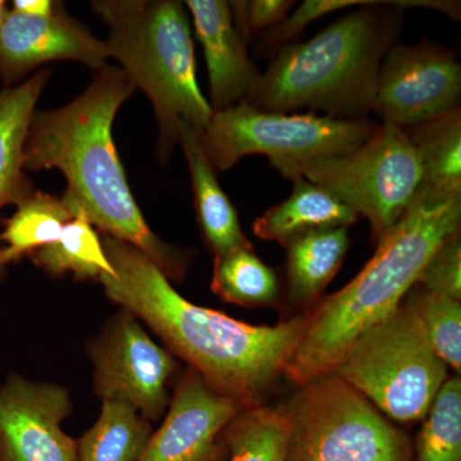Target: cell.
Here are the masks:
<instances>
[{"label": "cell", "mask_w": 461, "mask_h": 461, "mask_svg": "<svg viewBox=\"0 0 461 461\" xmlns=\"http://www.w3.org/2000/svg\"><path fill=\"white\" fill-rule=\"evenodd\" d=\"M102 244L115 272L99 280L108 299L144 321L215 391L242 408L263 405L304 335L309 314L277 326L233 320L182 297L153 260L129 242L104 235Z\"/></svg>", "instance_id": "cell-1"}, {"label": "cell", "mask_w": 461, "mask_h": 461, "mask_svg": "<svg viewBox=\"0 0 461 461\" xmlns=\"http://www.w3.org/2000/svg\"><path fill=\"white\" fill-rule=\"evenodd\" d=\"M133 91L121 67L95 69L89 87L69 104L35 111L23 165L26 171L59 169L68 182L66 198L80 205L93 226L138 248L168 280L184 282L193 253L167 244L148 226L114 147L115 114Z\"/></svg>", "instance_id": "cell-2"}, {"label": "cell", "mask_w": 461, "mask_h": 461, "mask_svg": "<svg viewBox=\"0 0 461 461\" xmlns=\"http://www.w3.org/2000/svg\"><path fill=\"white\" fill-rule=\"evenodd\" d=\"M417 7L460 18V2L372 0L311 41L281 48L260 74L248 104L275 113L306 109L335 120H368L375 109L379 67L402 32L403 9Z\"/></svg>", "instance_id": "cell-3"}, {"label": "cell", "mask_w": 461, "mask_h": 461, "mask_svg": "<svg viewBox=\"0 0 461 461\" xmlns=\"http://www.w3.org/2000/svg\"><path fill=\"white\" fill-rule=\"evenodd\" d=\"M460 226L461 198L417 195L359 275L309 314L284 375L300 387L335 371L355 339L402 304L429 258Z\"/></svg>", "instance_id": "cell-4"}, {"label": "cell", "mask_w": 461, "mask_h": 461, "mask_svg": "<svg viewBox=\"0 0 461 461\" xmlns=\"http://www.w3.org/2000/svg\"><path fill=\"white\" fill-rule=\"evenodd\" d=\"M91 7L108 26L111 57L153 104L157 158L166 165L180 138L178 124L186 123L202 135L213 114L196 80L184 5L177 0H96Z\"/></svg>", "instance_id": "cell-5"}, {"label": "cell", "mask_w": 461, "mask_h": 461, "mask_svg": "<svg viewBox=\"0 0 461 461\" xmlns=\"http://www.w3.org/2000/svg\"><path fill=\"white\" fill-rule=\"evenodd\" d=\"M332 373L400 423L423 420L448 379L405 300L355 339Z\"/></svg>", "instance_id": "cell-6"}, {"label": "cell", "mask_w": 461, "mask_h": 461, "mask_svg": "<svg viewBox=\"0 0 461 461\" xmlns=\"http://www.w3.org/2000/svg\"><path fill=\"white\" fill-rule=\"evenodd\" d=\"M371 120L342 121L317 113H275L239 103L215 111L200 135L215 172L262 154L276 171L293 181L309 163L351 153L378 129Z\"/></svg>", "instance_id": "cell-7"}, {"label": "cell", "mask_w": 461, "mask_h": 461, "mask_svg": "<svg viewBox=\"0 0 461 461\" xmlns=\"http://www.w3.org/2000/svg\"><path fill=\"white\" fill-rule=\"evenodd\" d=\"M284 461H412V442L335 373L312 379L280 408Z\"/></svg>", "instance_id": "cell-8"}, {"label": "cell", "mask_w": 461, "mask_h": 461, "mask_svg": "<svg viewBox=\"0 0 461 461\" xmlns=\"http://www.w3.org/2000/svg\"><path fill=\"white\" fill-rule=\"evenodd\" d=\"M303 177L366 217L377 244L414 203L421 171L405 130L382 123L351 153L309 163Z\"/></svg>", "instance_id": "cell-9"}, {"label": "cell", "mask_w": 461, "mask_h": 461, "mask_svg": "<svg viewBox=\"0 0 461 461\" xmlns=\"http://www.w3.org/2000/svg\"><path fill=\"white\" fill-rule=\"evenodd\" d=\"M94 391L102 400L130 403L149 421L159 420L171 402L168 384L177 369L173 354L157 344L140 321L121 309L91 339Z\"/></svg>", "instance_id": "cell-10"}, {"label": "cell", "mask_w": 461, "mask_h": 461, "mask_svg": "<svg viewBox=\"0 0 461 461\" xmlns=\"http://www.w3.org/2000/svg\"><path fill=\"white\" fill-rule=\"evenodd\" d=\"M461 66L430 41L393 45L379 67L375 109L384 123L409 129L460 107Z\"/></svg>", "instance_id": "cell-11"}, {"label": "cell", "mask_w": 461, "mask_h": 461, "mask_svg": "<svg viewBox=\"0 0 461 461\" xmlns=\"http://www.w3.org/2000/svg\"><path fill=\"white\" fill-rule=\"evenodd\" d=\"M68 391L12 373L0 386V461H77V441L60 424Z\"/></svg>", "instance_id": "cell-12"}, {"label": "cell", "mask_w": 461, "mask_h": 461, "mask_svg": "<svg viewBox=\"0 0 461 461\" xmlns=\"http://www.w3.org/2000/svg\"><path fill=\"white\" fill-rule=\"evenodd\" d=\"M242 409L189 366L176 384L165 421L139 461H223L224 429Z\"/></svg>", "instance_id": "cell-13"}, {"label": "cell", "mask_w": 461, "mask_h": 461, "mask_svg": "<svg viewBox=\"0 0 461 461\" xmlns=\"http://www.w3.org/2000/svg\"><path fill=\"white\" fill-rule=\"evenodd\" d=\"M108 58L107 42L66 14L62 3L45 17L9 11L0 29V80L5 89L44 63L74 60L95 71L107 65Z\"/></svg>", "instance_id": "cell-14"}, {"label": "cell", "mask_w": 461, "mask_h": 461, "mask_svg": "<svg viewBox=\"0 0 461 461\" xmlns=\"http://www.w3.org/2000/svg\"><path fill=\"white\" fill-rule=\"evenodd\" d=\"M208 68L213 112L248 102L259 83L260 72L249 58L248 41L240 32L230 2L187 0Z\"/></svg>", "instance_id": "cell-15"}, {"label": "cell", "mask_w": 461, "mask_h": 461, "mask_svg": "<svg viewBox=\"0 0 461 461\" xmlns=\"http://www.w3.org/2000/svg\"><path fill=\"white\" fill-rule=\"evenodd\" d=\"M178 136L189 166L196 220L206 247L214 257L254 249L240 224L238 211L217 180V172L206 157L199 133L181 122Z\"/></svg>", "instance_id": "cell-16"}, {"label": "cell", "mask_w": 461, "mask_h": 461, "mask_svg": "<svg viewBox=\"0 0 461 461\" xmlns=\"http://www.w3.org/2000/svg\"><path fill=\"white\" fill-rule=\"evenodd\" d=\"M48 77L50 71L41 68L25 83L0 90V208L17 205L33 191L23 165V149ZM5 275L7 271L0 268V282Z\"/></svg>", "instance_id": "cell-17"}, {"label": "cell", "mask_w": 461, "mask_h": 461, "mask_svg": "<svg viewBox=\"0 0 461 461\" xmlns=\"http://www.w3.org/2000/svg\"><path fill=\"white\" fill-rule=\"evenodd\" d=\"M293 185L286 200L257 218L253 230L258 238L285 248L312 230L348 227L359 220L353 209L303 176L293 180Z\"/></svg>", "instance_id": "cell-18"}, {"label": "cell", "mask_w": 461, "mask_h": 461, "mask_svg": "<svg viewBox=\"0 0 461 461\" xmlns=\"http://www.w3.org/2000/svg\"><path fill=\"white\" fill-rule=\"evenodd\" d=\"M421 171L417 195L436 200L461 198V109L405 129Z\"/></svg>", "instance_id": "cell-19"}, {"label": "cell", "mask_w": 461, "mask_h": 461, "mask_svg": "<svg viewBox=\"0 0 461 461\" xmlns=\"http://www.w3.org/2000/svg\"><path fill=\"white\" fill-rule=\"evenodd\" d=\"M285 249L290 304H311L344 263L348 249V227L312 230L294 239Z\"/></svg>", "instance_id": "cell-20"}, {"label": "cell", "mask_w": 461, "mask_h": 461, "mask_svg": "<svg viewBox=\"0 0 461 461\" xmlns=\"http://www.w3.org/2000/svg\"><path fill=\"white\" fill-rule=\"evenodd\" d=\"M16 206L14 214L3 220L5 227L0 232V268L5 271L9 264L56 242L76 214L74 203L65 196L35 190Z\"/></svg>", "instance_id": "cell-21"}, {"label": "cell", "mask_w": 461, "mask_h": 461, "mask_svg": "<svg viewBox=\"0 0 461 461\" xmlns=\"http://www.w3.org/2000/svg\"><path fill=\"white\" fill-rule=\"evenodd\" d=\"M153 435L150 421L118 400H103L98 421L77 441V461H139Z\"/></svg>", "instance_id": "cell-22"}, {"label": "cell", "mask_w": 461, "mask_h": 461, "mask_svg": "<svg viewBox=\"0 0 461 461\" xmlns=\"http://www.w3.org/2000/svg\"><path fill=\"white\" fill-rule=\"evenodd\" d=\"M74 204L75 217L63 227L59 239L30 258L51 277L72 275L77 281L99 282L102 276H115L98 233L80 205Z\"/></svg>", "instance_id": "cell-23"}, {"label": "cell", "mask_w": 461, "mask_h": 461, "mask_svg": "<svg viewBox=\"0 0 461 461\" xmlns=\"http://www.w3.org/2000/svg\"><path fill=\"white\" fill-rule=\"evenodd\" d=\"M211 288L223 302L247 308L275 305L280 297L275 269L254 249L215 257Z\"/></svg>", "instance_id": "cell-24"}, {"label": "cell", "mask_w": 461, "mask_h": 461, "mask_svg": "<svg viewBox=\"0 0 461 461\" xmlns=\"http://www.w3.org/2000/svg\"><path fill=\"white\" fill-rule=\"evenodd\" d=\"M287 433L280 408L242 409L224 429L223 461H284Z\"/></svg>", "instance_id": "cell-25"}, {"label": "cell", "mask_w": 461, "mask_h": 461, "mask_svg": "<svg viewBox=\"0 0 461 461\" xmlns=\"http://www.w3.org/2000/svg\"><path fill=\"white\" fill-rule=\"evenodd\" d=\"M423 420L412 461H461L460 375L445 382Z\"/></svg>", "instance_id": "cell-26"}, {"label": "cell", "mask_w": 461, "mask_h": 461, "mask_svg": "<svg viewBox=\"0 0 461 461\" xmlns=\"http://www.w3.org/2000/svg\"><path fill=\"white\" fill-rule=\"evenodd\" d=\"M417 314L429 344L457 375L461 371V304L453 297L414 285L403 297Z\"/></svg>", "instance_id": "cell-27"}, {"label": "cell", "mask_w": 461, "mask_h": 461, "mask_svg": "<svg viewBox=\"0 0 461 461\" xmlns=\"http://www.w3.org/2000/svg\"><path fill=\"white\" fill-rule=\"evenodd\" d=\"M371 2L372 0H305L280 25L260 33V48L277 53L281 48L293 44L305 32L306 27L321 17L341 9L363 7Z\"/></svg>", "instance_id": "cell-28"}, {"label": "cell", "mask_w": 461, "mask_h": 461, "mask_svg": "<svg viewBox=\"0 0 461 461\" xmlns=\"http://www.w3.org/2000/svg\"><path fill=\"white\" fill-rule=\"evenodd\" d=\"M430 293L461 299V232L446 239L420 273L417 284Z\"/></svg>", "instance_id": "cell-29"}, {"label": "cell", "mask_w": 461, "mask_h": 461, "mask_svg": "<svg viewBox=\"0 0 461 461\" xmlns=\"http://www.w3.org/2000/svg\"><path fill=\"white\" fill-rule=\"evenodd\" d=\"M295 2L291 0H242L230 2L233 20L248 41L286 20Z\"/></svg>", "instance_id": "cell-30"}, {"label": "cell", "mask_w": 461, "mask_h": 461, "mask_svg": "<svg viewBox=\"0 0 461 461\" xmlns=\"http://www.w3.org/2000/svg\"><path fill=\"white\" fill-rule=\"evenodd\" d=\"M58 5L59 3L51 2V0H16L14 2L12 11L25 16L45 17L54 14Z\"/></svg>", "instance_id": "cell-31"}, {"label": "cell", "mask_w": 461, "mask_h": 461, "mask_svg": "<svg viewBox=\"0 0 461 461\" xmlns=\"http://www.w3.org/2000/svg\"><path fill=\"white\" fill-rule=\"evenodd\" d=\"M7 5H5V2L0 0V29H2L3 23H5V18H7L8 14Z\"/></svg>", "instance_id": "cell-32"}]
</instances>
